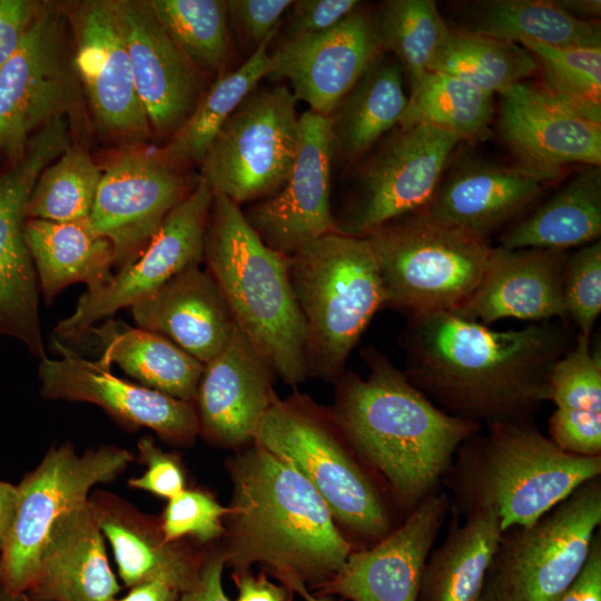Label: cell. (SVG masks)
Instances as JSON below:
<instances>
[{"instance_id":"obj_14","label":"cell","mask_w":601,"mask_h":601,"mask_svg":"<svg viewBox=\"0 0 601 601\" xmlns=\"http://www.w3.org/2000/svg\"><path fill=\"white\" fill-rule=\"evenodd\" d=\"M70 147L67 129L49 122L29 139L23 156L0 175V335L17 338L45 358L39 284L26 246V206L46 166Z\"/></svg>"},{"instance_id":"obj_50","label":"cell","mask_w":601,"mask_h":601,"mask_svg":"<svg viewBox=\"0 0 601 601\" xmlns=\"http://www.w3.org/2000/svg\"><path fill=\"white\" fill-rule=\"evenodd\" d=\"M225 564V552L204 554L195 581L179 594L178 601H229L221 582Z\"/></svg>"},{"instance_id":"obj_4","label":"cell","mask_w":601,"mask_h":601,"mask_svg":"<svg viewBox=\"0 0 601 601\" xmlns=\"http://www.w3.org/2000/svg\"><path fill=\"white\" fill-rule=\"evenodd\" d=\"M486 425L460 445L443 480L456 515L493 511L503 531L529 525L601 476V455L561 449L530 418Z\"/></svg>"},{"instance_id":"obj_37","label":"cell","mask_w":601,"mask_h":601,"mask_svg":"<svg viewBox=\"0 0 601 601\" xmlns=\"http://www.w3.org/2000/svg\"><path fill=\"white\" fill-rule=\"evenodd\" d=\"M274 37L259 45L236 70L219 76L209 85L186 121L159 150L165 158L177 166L200 165L225 121L270 72L273 62L268 46Z\"/></svg>"},{"instance_id":"obj_15","label":"cell","mask_w":601,"mask_h":601,"mask_svg":"<svg viewBox=\"0 0 601 601\" xmlns=\"http://www.w3.org/2000/svg\"><path fill=\"white\" fill-rule=\"evenodd\" d=\"M213 193L199 177L190 194L165 218L144 253L95 293L86 292L71 315L56 326L62 341L81 339L117 311L151 295L179 273L204 263Z\"/></svg>"},{"instance_id":"obj_28","label":"cell","mask_w":601,"mask_h":601,"mask_svg":"<svg viewBox=\"0 0 601 601\" xmlns=\"http://www.w3.org/2000/svg\"><path fill=\"white\" fill-rule=\"evenodd\" d=\"M138 327L158 333L206 364L227 343L235 327L213 276L188 268L131 306Z\"/></svg>"},{"instance_id":"obj_53","label":"cell","mask_w":601,"mask_h":601,"mask_svg":"<svg viewBox=\"0 0 601 601\" xmlns=\"http://www.w3.org/2000/svg\"><path fill=\"white\" fill-rule=\"evenodd\" d=\"M180 592L161 581L145 582L130 588L127 595L112 601H178Z\"/></svg>"},{"instance_id":"obj_57","label":"cell","mask_w":601,"mask_h":601,"mask_svg":"<svg viewBox=\"0 0 601 601\" xmlns=\"http://www.w3.org/2000/svg\"><path fill=\"white\" fill-rule=\"evenodd\" d=\"M23 597L21 598H16L13 595H11L10 593H8L3 587L0 589V601H22Z\"/></svg>"},{"instance_id":"obj_30","label":"cell","mask_w":601,"mask_h":601,"mask_svg":"<svg viewBox=\"0 0 601 601\" xmlns=\"http://www.w3.org/2000/svg\"><path fill=\"white\" fill-rule=\"evenodd\" d=\"M23 237L47 304L71 284L83 283L88 293H95L114 276V247L93 230L89 218L26 219Z\"/></svg>"},{"instance_id":"obj_10","label":"cell","mask_w":601,"mask_h":601,"mask_svg":"<svg viewBox=\"0 0 601 601\" xmlns=\"http://www.w3.org/2000/svg\"><path fill=\"white\" fill-rule=\"evenodd\" d=\"M135 460L131 452L101 445L78 454L66 442L51 447L18 486L11 526L0 552L3 589L16 598L31 589L42 545L53 523L88 501L97 484L117 479Z\"/></svg>"},{"instance_id":"obj_51","label":"cell","mask_w":601,"mask_h":601,"mask_svg":"<svg viewBox=\"0 0 601 601\" xmlns=\"http://www.w3.org/2000/svg\"><path fill=\"white\" fill-rule=\"evenodd\" d=\"M556 601H601V534L593 538L587 562L574 582Z\"/></svg>"},{"instance_id":"obj_48","label":"cell","mask_w":601,"mask_h":601,"mask_svg":"<svg viewBox=\"0 0 601 601\" xmlns=\"http://www.w3.org/2000/svg\"><path fill=\"white\" fill-rule=\"evenodd\" d=\"M361 1L357 0H298L294 1L285 37L314 35L338 24Z\"/></svg>"},{"instance_id":"obj_9","label":"cell","mask_w":601,"mask_h":601,"mask_svg":"<svg viewBox=\"0 0 601 601\" xmlns=\"http://www.w3.org/2000/svg\"><path fill=\"white\" fill-rule=\"evenodd\" d=\"M601 524V476L529 525L502 531L479 601H556L574 582Z\"/></svg>"},{"instance_id":"obj_40","label":"cell","mask_w":601,"mask_h":601,"mask_svg":"<svg viewBox=\"0 0 601 601\" xmlns=\"http://www.w3.org/2000/svg\"><path fill=\"white\" fill-rule=\"evenodd\" d=\"M375 12L382 47L397 60L411 91L431 71L450 27L431 0H384Z\"/></svg>"},{"instance_id":"obj_17","label":"cell","mask_w":601,"mask_h":601,"mask_svg":"<svg viewBox=\"0 0 601 601\" xmlns=\"http://www.w3.org/2000/svg\"><path fill=\"white\" fill-rule=\"evenodd\" d=\"M383 52L375 9L361 2L327 31L285 37L267 77L287 80L296 100L328 117Z\"/></svg>"},{"instance_id":"obj_32","label":"cell","mask_w":601,"mask_h":601,"mask_svg":"<svg viewBox=\"0 0 601 601\" xmlns=\"http://www.w3.org/2000/svg\"><path fill=\"white\" fill-rule=\"evenodd\" d=\"M457 7L454 30L515 43L532 40L555 47H601L599 21L572 17L558 0H479Z\"/></svg>"},{"instance_id":"obj_2","label":"cell","mask_w":601,"mask_h":601,"mask_svg":"<svg viewBox=\"0 0 601 601\" xmlns=\"http://www.w3.org/2000/svg\"><path fill=\"white\" fill-rule=\"evenodd\" d=\"M362 355L368 375L342 374L332 416L345 441L411 512L437 491L457 449L481 423L436 406L373 346Z\"/></svg>"},{"instance_id":"obj_45","label":"cell","mask_w":601,"mask_h":601,"mask_svg":"<svg viewBox=\"0 0 601 601\" xmlns=\"http://www.w3.org/2000/svg\"><path fill=\"white\" fill-rule=\"evenodd\" d=\"M228 513L229 508L221 506L209 493L185 489L168 500L159 521L168 542L187 535L208 542L223 533L221 520Z\"/></svg>"},{"instance_id":"obj_21","label":"cell","mask_w":601,"mask_h":601,"mask_svg":"<svg viewBox=\"0 0 601 601\" xmlns=\"http://www.w3.org/2000/svg\"><path fill=\"white\" fill-rule=\"evenodd\" d=\"M71 23L75 71L97 125L120 138H148L151 127L136 90L110 0L80 3L72 12Z\"/></svg>"},{"instance_id":"obj_11","label":"cell","mask_w":601,"mask_h":601,"mask_svg":"<svg viewBox=\"0 0 601 601\" xmlns=\"http://www.w3.org/2000/svg\"><path fill=\"white\" fill-rule=\"evenodd\" d=\"M296 102L286 86L255 89L240 102L200 162V178L213 194L239 205L283 187L299 142Z\"/></svg>"},{"instance_id":"obj_22","label":"cell","mask_w":601,"mask_h":601,"mask_svg":"<svg viewBox=\"0 0 601 601\" xmlns=\"http://www.w3.org/2000/svg\"><path fill=\"white\" fill-rule=\"evenodd\" d=\"M110 6L149 125L171 136L205 92L203 73L169 37L148 1L110 0Z\"/></svg>"},{"instance_id":"obj_13","label":"cell","mask_w":601,"mask_h":601,"mask_svg":"<svg viewBox=\"0 0 601 601\" xmlns=\"http://www.w3.org/2000/svg\"><path fill=\"white\" fill-rule=\"evenodd\" d=\"M460 139L427 125L397 126L361 164L338 233L364 237L430 203ZM371 149V150H372Z\"/></svg>"},{"instance_id":"obj_18","label":"cell","mask_w":601,"mask_h":601,"mask_svg":"<svg viewBox=\"0 0 601 601\" xmlns=\"http://www.w3.org/2000/svg\"><path fill=\"white\" fill-rule=\"evenodd\" d=\"M55 347L58 358L40 359V391L45 397L98 405L121 424L150 428L176 445L190 444L199 434L195 403L117 377L61 342L56 341Z\"/></svg>"},{"instance_id":"obj_25","label":"cell","mask_w":601,"mask_h":601,"mask_svg":"<svg viewBox=\"0 0 601 601\" xmlns=\"http://www.w3.org/2000/svg\"><path fill=\"white\" fill-rule=\"evenodd\" d=\"M568 255L558 249L492 247L476 289L454 313L485 326L503 318L568 319L563 300Z\"/></svg>"},{"instance_id":"obj_58","label":"cell","mask_w":601,"mask_h":601,"mask_svg":"<svg viewBox=\"0 0 601 601\" xmlns=\"http://www.w3.org/2000/svg\"><path fill=\"white\" fill-rule=\"evenodd\" d=\"M3 587L2 584V571H1V563H0V589Z\"/></svg>"},{"instance_id":"obj_39","label":"cell","mask_w":601,"mask_h":601,"mask_svg":"<svg viewBox=\"0 0 601 601\" xmlns=\"http://www.w3.org/2000/svg\"><path fill=\"white\" fill-rule=\"evenodd\" d=\"M431 71L464 80L491 95L536 75L532 53L515 42L450 28Z\"/></svg>"},{"instance_id":"obj_31","label":"cell","mask_w":601,"mask_h":601,"mask_svg":"<svg viewBox=\"0 0 601 601\" xmlns=\"http://www.w3.org/2000/svg\"><path fill=\"white\" fill-rule=\"evenodd\" d=\"M407 100L397 60L383 52L328 116L333 160L368 152L398 126Z\"/></svg>"},{"instance_id":"obj_33","label":"cell","mask_w":601,"mask_h":601,"mask_svg":"<svg viewBox=\"0 0 601 601\" xmlns=\"http://www.w3.org/2000/svg\"><path fill=\"white\" fill-rule=\"evenodd\" d=\"M502 531L493 511L471 513L463 523L453 514L426 560L417 601H479Z\"/></svg>"},{"instance_id":"obj_46","label":"cell","mask_w":601,"mask_h":601,"mask_svg":"<svg viewBox=\"0 0 601 601\" xmlns=\"http://www.w3.org/2000/svg\"><path fill=\"white\" fill-rule=\"evenodd\" d=\"M290 0H228L227 19L242 41L254 50L266 39L274 37L280 18L289 10Z\"/></svg>"},{"instance_id":"obj_19","label":"cell","mask_w":601,"mask_h":601,"mask_svg":"<svg viewBox=\"0 0 601 601\" xmlns=\"http://www.w3.org/2000/svg\"><path fill=\"white\" fill-rule=\"evenodd\" d=\"M333 152L328 117L299 116V142L292 171L275 194L243 211L268 247L287 256L337 231L331 208Z\"/></svg>"},{"instance_id":"obj_43","label":"cell","mask_w":601,"mask_h":601,"mask_svg":"<svg viewBox=\"0 0 601 601\" xmlns=\"http://www.w3.org/2000/svg\"><path fill=\"white\" fill-rule=\"evenodd\" d=\"M534 57L541 86L558 100L601 124V47H555L519 42Z\"/></svg>"},{"instance_id":"obj_59","label":"cell","mask_w":601,"mask_h":601,"mask_svg":"<svg viewBox=\"0 0 601 601\" xmlns=\"http://www.w3.org/2000/svg\"><path fill=\"white\" fill-rule=\"evenodd\" d=\"M22 601H39V600H31V599H28V598L23 597Z\"/></svg>"},{"instance_id":"obj_35","label":"cell","mask_w":601,"mask_h":601,"mask_svg":"<svg viewBox=\"0 0 601 601\" xmlns=\"http://www.w3.org/2000/svg\"><path fill=\"white\" fill-rule=\"evenodd\" d=\"M89 332L102 347L97 361L101 366L110 370L116 364L146 387L195 403L205 364L174 342L111 318Z\"/></svg>"},{"instance_id":"obj_56","label":"cell","mask_w":601,"mask_h":601,"mask_svg":"<svg viewBox=\"0 0 601 601\" xmlns=\"http://www.w3.org/2000/svg\"><path fill=\"white\" fill-rule=\"evenodd\" d=\"M280 581L284 583V585L289 591H294V592L298 593L305 601H335L334 599H332L329 597H325V595L317 597V595L312 594L307 590L305 583H303L298 579L286 578V579H283Z\"/></svg>"},{"instance_id":"obj_16","label":"cell","mask_w":601,"mask_h":601,"mask_svg":"<svg viewBox=\"0 0 601 601\" xmlns=\"http://www.w3.org/2000/svg\"><path fill=\"white\" fill-rule=\"evenodd\" d=\"M196 184L159 150H132L102 169L89 221L111 243L117 272L144 253L165 218Z\"/></svg>"},{"instance_id":"obj_27","label":"cell","mask_w":601,"mask_h":601,"mask_svg":"<svg viewBox=\"0 0 601 601\" xmlns=\"http://www.w3.org/2000/svg\"><path fill=\"white\" fill-rule=\"evenodd\" d=\"M120 590L88 499L51 526L40 551L36 580L24 597L39 601H112Z\"/></svg>"},{"instance_id":"obj_55","label":"cell","mask_w":601,"mask_h":601,"mask_svg":"<svg viewBox=\"0 0 601 601\" xmlns=\"http://www.w3.org/2000/svg\"><path fill=\"white\" fill-rule=\"evenodd\" d=\"M572 17L584 21H597L601 16L600 0H558Z\"/></svg>"},{"instance_id":"obj_24","label":"cell","mask_w":601,"mask_h":601,"mask_svg":"<svg viewBox=\"0 0 601 601\" xmlns=\"http://www.w3.org/2000/svg\"><path fill=\"white\" fill-rule=\"evenodd\" d=\"M274 375L235 325L221 351L204 366L195 398L199 433L223 446L254 441L276 398Z\"/></svg>"},{"instance_id":"obj_23","label":"cell","mask_w":601,"mask_h":601,"mask_svg":"<svg viewBox=\"0 0 601 601\" xmlns=\"http://www.w3.org/2000/svg\"><path fill=\"white\" fill-rule=\"evenodd\" d=\"M450 509L446 493H432L371 549L352 552L321 585L323 593L351 601H417L424 565Z\"/></svg>"},{"instance_id":"obj_1","label":"cell","mask_w":601,"mask_h":601,"mask_svg":"<svg viewBox=\"0 0 601 601\" xmlns=\"http://www.w3.org/2000/svg\"><path fill=\"white\" fill-rule=\"evenodd\" d=\"M410 382L442 410L486 424L529 420L550 401V375L570 348L549 321L493 331L453 312L410 316L402 335Z\"/></svg>"},{"instance_id":"obj_26","label":"cell","mask_w":601,"mask_h":601,"mask_svg":"<svg viewBox=\"0 0 601 601\" xmlns=\"http://www.w3.org/2000/svg\"><path fill=\"white\" fill-rule=\"evenodd\" d=\"M545 184L516 165L462 160L443 174L423 210L441 224L487 239L532 204Z\"/></svg>"},{"instance_id":"obj_36","label":"cell","mask_w":601,"mask_h":601,"mask_svg":"<svg viewBox=\"0 0 601 601\" xmlns=\"http://www.w3.org/2000/svg\"><path fill=\"white\" fill-rule=\"evenodd\" d=\"M601 235V168L584 166L551 198L500 237L508 249L566 250L585 246Z\"/></svg>"},{"instance_id":"obj_47","label":"cell","mask_w":601,"mask_h":601,"mask_svg":"<svg viewBox=\"0 0 601 601\" xmlns=\"http://www.w3.org/2000/svg\"><path fill=\"white\" fill-rule=\"evenodd\" d=\"M137 446L139 460L147 469L142 475L128 481L130 487L168 500L185 490L184 472L174 455L165 453L150 437L140 439Z\"/></svg>"},{"instance_id":"obj_29","label":"cell","mask_w":601,"mask_h":601,"mask_svg":"<svg viewBox=\"0 0 601 601\" xmlns=\"http://www.w3.org/2000/svg\"><path fill=\"white\" fill-rule=\"evenodd\" d=\"M89 501L126 587L161 581L181 593L193 584L203 555L166 541L160 521L106 491L95 492Z\"/></svg>"},{"instance_id":"obj_3","label":"cell","mask_w":601,"mask_h":601,"mask_svg":"<svg viewBox=\"0 0 601 601\" xmlns=\"http://www.w3.org/2000/svg\"><path fill=\"white\" fill-rule=\"evenodd\" d=\"M226 563L237 572L264 563L279 579L322 585L352 553L326 503L290 464L259 445L233 467Z\"/></svg>"},{"instance_id":"obj_42","label":"cell","mask_w":601,"mask_h":601,"mask_svg":"<svg viewBox=\"0 0 601 601\" xmlns=\"http://www.w3.org/2000/svg\"><path fill=\"white\" fill-rule=\"evenodd\" d=\"M101 176L102 169L86 150L70 146L39 175L26 218L58 223L89 218Z\"/></svg>"},{"instance_id":"obj_52","label":"cell","mask_w":601,"mask_h":601,"mask_svg":"<svg viewBox=\"0 0 601 601\" xmlns=\"http://www.w3.org/2000/svg\"><path fill=\"white\" fill-rule=\"evenodd\" d=\"M238 588L236 601H287L289 590L285 585H276L264 575L254 577L246 571L234 575Z\"/></svg>"},{"instance_id":"obj_44","label":"cell","mask_w":601,"mask_h":601,"mask_svg":"<svg viewBox=\"0 0 601 601\" xmlns=\"http://www.w3.org/2000/svg\"><path fill=\"white\" fill-rule=\"evenodd\" d=\"M563 300L568 318L590 338L601 312L600 239L568 255L563 270Z\"/></svg>"},{"instance_id":"obj_7","label":"cell","mask_w":601,"mask_h":601,"mask_svg":"<svg viewBox=\"0 0 601 601\" xmlns=\"http://www.w3.org/2000/svg\"><path fill=\"white\" fill-rule=\"evenodd\" d=\"M380 270L385 307L412 315L457 312L476 289L489 240L432 219L423 209L364 236Z\"/></svg>"},{"instance_id":"obj_8","label":"cell","mask_w":601,"mask_h":601,"mask_svg":"<svg viewBox=\"0 0 601 601\" xmlns=\"http://www.w3.org/2000/svg\"><path fill=\"white\" fill-rule=\"evenodd\" d=\"M332 414L309 398L277 396L260 421L255 443L294 466L322 496L334 519L354 534L380 541L391 530L384 500L347 451Z\"/></svg>"},{"instance_id":"obj_12","label":"cell","mask_w":601,"mask_h":601,"mask_svg":"<svg viewBox=\"0 0 601 601\" xmlns=\"http://www.w3.org/2000/svg\"><path fill=\"white\" fill-rule=\"evenodd\" d=\"M63 12L41 4L16 52L0 69V154L18 161L31 136L78 102Z\"/></svg>"},{"instance_id":"obj_20","label":"cell","mask_w":601,"mask_h":601,"mask_svg":"<svg viewBox=\"0 0 601 601\" xmlns=\"http://www.w3.org/2000/svg\"><path fill=\"white\" fill-rule=\"evenodd\" d=\"M497 129L516 166L545 183L571 164L601 165V124L581 116L540 82L500 93Z\"/></svg>"},{"instance_id":"obj_5","label":"cell","mask_w":601,"mask_h":601,"mask_svg":"<svg viewBox=\"0 0 601 601\" xmlns=\"http://www.w3.org/2000/svg\"><path fill=\"white\" fill-rule=\"evenodd\" d=\"M204 263L236 327L285 383L307 376L305 324L289 280V256L262 240L239 205L213 194Z\"/></svg>"},{"instance_id":"obj_41","label":"cell","mask_w":601,"mask_h":601,"mask_svg":"<svg viewBox=\"0 0 601 601\" xmlns=\"http://www.w3.org/2000/svg\"><path fill=\"white\" fill-rule=\"evenodd\" d=\"M156 18L169 37L201 72L226 73L229 33L224 0H150Z\"/></svg>"},{"instance_id":"obj_34","label":"cell","mask_w":601,"mask_h":601,"mask_svg":"<svg viewBox=\"0 0 601 601\" xmlns=\"http://www.w3.org/2000/svg\"><path fill=\"white\" fill-rule=\"evenodd\" d=\"M549 437L561 449L584 456L601 455V359L590 351L589 337L575 343L554 364Z\"/></svg>"},{"instance_id":"obj_49","label":"cell","mask_w":601,"mask_h":601,"mask_svg":"<svg viewBox=\"0 0 601 601\" xmlns=\"http://www.w3.org/2000/svg\"><path fill=\"white\" fill-rule=\"evenodd\" d=\"M42 2L0 0V69L16 52Z\"/></svg>"},{"instance_id":"obj_54","label":"cell","mask_w":601,"mask_h":601,"mask_svg":"<svg viewBox=\"0 0 601 601\" xmlns=\"http://www.w3.org/2000/svg\"><path fill=\"white\" fill-rule=\"evenodd\" d=\"M18 501V486L0 481V552L11 526Z\"/></svg>"},{"instance_id":"obj_38","label":"cell","mask_w":601,"mask_h":601,"mask_svg":"<svg viewBox=\"0 0 601 601\" xmlns=\"http://www.w3.org/2000/svg\"><path fill=\"white\" fill-rule=\"evenodd\" d=\"M493 96L464 80L430 71L410 91L398 126L427 125L462 139H481L494 114Z\"/></svg>"},{"instance_id":"obj_6","label":"cell","mask_w":601,"mask_h":601,"mask_svg":"<svg viewBox=\"0 0 601 601\" xmlns=\"http://www.w3.org/2000/svg\"><path fill=\"white\" fill-rule=\"evenodd\" d=\"M288 275L305 324L307 376L336 382L385 294L365 237L324 235L289 256Z\"/></svg>"}]
</instances>
